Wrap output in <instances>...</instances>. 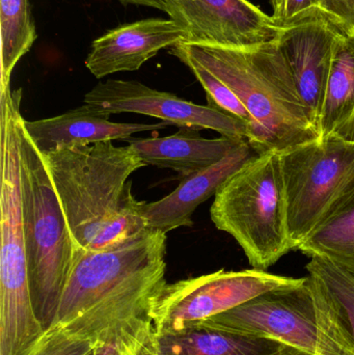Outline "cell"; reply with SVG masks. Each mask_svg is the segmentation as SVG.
<instances>
[{
	"label": "cell",
	"instance_id": "obj_1",
	"mask_svg": "<svg viewBox=\"0 0 354 355\" xmlns=\"http://www.w3.org/2000/svg\"><path fill=\"white\" fill-rule=\"evenodd\" d=\"M42 155L78 250H107L147 227L129 180L147 164L130 146L100 141Z\"/></svg>",
	"mask_w": 354,
	"mask_h": 355
},
{
	"label": "cell",
	"instance_id": "obj_2",
	"mask_svg": "<svg viewBox=\"0 0 354 355\" xmlns=\"http://www.w3.org/2000/svg\"><path fill=\"white\" fill-rule=\"evenodd\" d=\"M242 102L251 116L247 141L258 154L319 139L276 40L245 48L179 43Z\"/></svg>",
	"mask_w": 354,
	"mask_h": 355
},
{
	"label": "cell",
	"instance_id": "obj_3",
	"mask_svg": "<svg viewBox=\"0 0 354 355\" xmlns=\"http://www.w3.org/2000/svg\"><path fill=\"white\" fill-rule=\"evenodd\" d=\"M21 101V89L0 92V355H33L45 333L33 310L23 229Z\"/></svg>",
	"mask_w": 354,
	"mask_h": 355
},
{
	"label": "cell",
	"instance_id": "obj_4",
	"mask_svg": "<svg viewBox=\"0 0 354 355\" xmlns=\"http://www.w3.org/2000/svg\"><path fill=\"white\" fill-rule=\"evenodd\" d=\"M20 132L23 229L29 287L44 331L53 324L77 248L43 155L25 130Z\"/></svg>",
	"mask_w": 354,
	"mask_h": 355
},
{
	"label": "cell",
	"instance_id": "obj_5",
	"mask_svg": "<svg viewBox=\"0 0 354 355\" xmlns=\"http://www.w3.org/2000/svg\"><path fill=\"white\" fill-rule=\"evenodd\" d=\"M214 196L212 223L238 242L254 269L266 271L294 250L278 152L251 158Z\"/></svg>",
	"mask_w": 354,
	"mask_h": 355
},
{
	"label": "cell",
	"instance_id": "obj_6",
	"mask_svg": "<svg viewBox=\"0 0 354 355\" xmlns=\"http://www.w3.org/2000/svg\"><path fill=\"white\" fill-rule=\"evenodd\" d=\"M293 250L354 194V143L336 135L278 152Z\"/></svg>",
	"mask_w": 354,
	"mask_h": 355
},
{
	"label": "cell",
	"instance_id": "obj_7",
	"mask_svg": "<svg viewBox=\"0 0 354 355\" xmlns=\"http://www.w3.org/2000/svg\"><path fill=\"white\" fill-rule=\"evenodd\" d=\"M306 277H283L267 271L224 269L166 284L154 300L149 316L156 335L191 329L232 310L260 294L301 285Z\"/></svg>",
	"mask_w": 354,
	"mask_h": 355
},
{
	"label": "cell",
	"instance_id": "obj_8",
	"mask_svg": "<svg viewBox=\"0 0 354 355\" xmlns=\"http://www.w3.org/2000/svg\"><path fill=\"white\" fill-rule=\"evenodd\" d=\"M166 233L145 227L107 250H78L52 327L68 322L131 277L166 260Z\"/></svg>",
	"mask_w": 354,
	"mask_h": 355
},
{
	"label": "cell",
	"instance_id": "obj_9",
	"mask_svg": "<svg viewBox=\"0 0 354 355\" xmlns=\"http://www.w3.org/2000/svg\"><path fill=\"white\" fill-rule=\"evenodd\" d=\"M83 103L106 114H143L179 128L213 130L224 137L247 139V123L210 105H199L136 80L108 79L85 94Z\"/></svg>",
	"mask_w": 354,
	"mask_h": 355
},
{
	"label": "cell",
	"instance_id": "obj_10",
	"mask_svg": "<svg viewBox=\"0 0 354 355\" xmlns=\"http://www.w3.org/2000/svg\"><path fill=\"white\" fill-rule=\"evenodd\" d=\"M276 23V42L290 67L308 114L318 129L335 44L344 28L320 8H309Z\"/></svg>",
	"mask_w": 354,
	"mask_h": 355
},
{
	"label": "cell",
	"instance_id": "obj_11",
	"mask_svg": "<svg viewBox=\"0 0 354 355\" xmlns=\"http://www.w3.org/2000/svg\"><path fill=\"white\" fill-rule=\"evenodd\" d=\"M166 10L187 31L186 43L245 48L276 39L278 23L249 0H163Z\"/></svg>",
	"mask_w": 354,
	"mask_h": 355
},
{
	"label": "cell",
	"instance_id": "obj_12",
	"mask_svg": "<svg viewBox=\"0 0 354 355\" xmlns=\"http://www.w3.org/2000/svg\"><path fill=\"white\" fill-rule=\"evenodd\" d=\"M187 41V31L172 19H143L125 23L94 40L85 64L96 78L101 79L137 71L162 49Z\"/></svg>",
	"mask_w": 354,
	"mask_h": 355
},
{
	"label": "cell",
	"instance_id": "obj_13",
	"mask_svg": "<svg viewBox=\"0 0 354 355\" xmlns=\"http://www.w3.org/2000/svg\"><path fill=\"white\" fill-rule=\"evenodd\" d=\"M258 155L249 141H243L218 164L180 178L178 187L157 202H145L141 209L145 227L168 234L193 225L195 209L212 196L241 166Z\"/></svg>",
	"mask_w": 354,
	"mask_h": 355
},
{
	"label": "cell",
	"instance_id": "obj_14",
	"mask_svg": "<svg viewBox=\"0 0 354 355\" xmlns=\"http://www.w3.org/2000/svg\"><path fill=\"white\" fill-rule=\"evenodd\" d=\"M110 116L112 114L83 104L53 118L23 120V125L42 154L100 141H126L136 133L172 126L168 122L155 124L114 123L110 121Z\"/></svg>",
	"mask_w": 354,
	"mask_h": 355
},
{
	"label": "cell",
	"instance_id": "obj_15",
	"mask_svg": "<svg viewBox=\"0 0 354 355\" xmlns=\"http://www.w3.org/2000/svg\"><path fill=\"white\" fill-rule=\"evenodd\" d=\"M200 131L180 128L178 132L168 137H132L126 141L147 166L168 168L183 178L218 164L247 141L224 135L218 139H204Z\"/></svg>",
	"mask_w": 354,
	"mask_h": 355
},
{
	"label": "cell",
	"instance_id": "obj_16",
	"mask_svg": "<svg viewBox=\"0 0 354 355\" xmlns=\"http://www.w3.org/2000/svg\"><path fill=\"white\" fill-rule=\"evenodd\" d=\"M163 355H276L286 344L204 327L156 335Z\"/></svg>",
	"mask_w": 354,
	"mask_h": 355
},
{
	"label": "cell",
	"instance_id": "obj_17",
	"mask_svg": "<svg viewBox=\"0 0 354 355\" xmlns=\"http://www.w3.org/2000/svg\"><path fill=\"white\" fill-rule=\"evenodd\" d=\"M354 110V35L343 31L335 44L318 122L320 139L334 135Z\"/></svg>",
	"mask_w": 354,
	"mask_h": 355
},
{
	"label": "cell",
	"instance_id": "obj_18",
	"mask_svg": "<svg viewBox=\"0 0 354 355\" xmlns=\"http://www.w3.org/2000/svg\"><path fill=\"white\" fill-rule=\"evenodd\" d=\"M297 250L310 259L332 263L354 277V194Z\"/></svg>",
	"mask_w": 354,
	"mask_h": 355
},
{
	"label": "cell",
	"instance_id": "obj_19",
	"mask_svg": "<svg viewBox=\"0 0 354 355\" xmlns=\"http://www.w3.org/2000/svg\"><path fill=\"white\" fill-rule=\"evenodd\" d=\"M0 92H3L10 87V75L15 67L37 40L29 0H0Z\"/></svg>",
	"mask_w": 354,
	"mask_h": 355
},
{
	"label": "cell",
	"instance_id": "obj_20",
	"mask_svg": "<svg viewBox=\"0 0 354 355\" xmlns=\"http://www.w3.org/2000/svg\"><path fill=\"white\" fill-rule=\"evenodd\" d=\"M170 53L179 58L201 83L207 95L208 105L218 108L222 112L243 121L249 128L251 125V114L228 85H224L215 75L212 74L205 67L202 66L195 58L185 53L177 46L170 48Z\"/></svg>",
	"mask_w": 354,
	"mask_h": 355
},
{
	"label": "cell",
	"instance_id": "obj_21",
	"mask_svg": "<svg viewBox=\"0 0 354 355\" xmlns=\"http://www.w3.org/2000/svg\"><path fill=\"white\" fill-rule=\"evenodd\" d=\"M308 273L319 279L334 300L341 317L354 340V277L353 275L319 258H311Z\"/></svg>",
	"mask_w": 354,
	"mask_h": 355
},
{
	"label": "cell",
	"instance_id": "obj_22",
	"mask_svg": "<svg viewBox=\"0 0 354 355\" xmlns=\"http://www.w3.org/2000/svg\"><path fill=\"white\" fill-rule=\"evenodd\" d=\"M150 311L134 315L120 321L106 329L98 340L93 355H130L129 346L133 331L139 319L149 314Z\"/></svg>",
	"mask_w": 354,
	"mask_h": 355
},
{
	"label": "cell",
	"instance_id": "obj_23",
	"mask_svg": "<svg viewBox=\"0 0 354 355\" xmlns=\"http://www.w3.org/2000/svg\"><path fill=\"white\" fill-rule=\"evenodd\" d=\"M130 355H163L158 347L153 323L149 314L139 319L129 346Z\"/></svg>",
	"mask_w": 354,
	"mask_h": 355
},
{
	"label": "cell",
	"instance_id": "obj_24",
	"mask_svg": "<svg viewBox=\"0 0 354 355\" xmlns=\"http://www.w3.org/2000/svg\"><path fill=\"white\" fill-rule=\"evenodd\" d=\"M320 8L354 35V0H319Z\"/></svg>",
	"mask_w": 354,
	"mask_h": 355
},
{
	"label": "cell",
	"instance_id": "obj_25",
	"mask_svg": "<svg viewBox=\"0 0 354 355\" xmlns=\"http://www.w3.org/2000/svg\"><path fill=\"white\" fill-rule=\"evenodd\" d=\"M319 0H278L274 6L272 18L276 22L292 18L312 8H319Z\"/></svg>",
	"mask_w": 354,
	"mask_h": 355
},
{
	"label": "cell",
	"instance_id": "obj_26",
	"mask_svg": "<svg viewBox=\"0 0 354 355\" xmlns=\"http://www.w3.org/2000/svg\"><path fill=\"white\" fill-rule=\"evenodd\" d=\"M333 135H336V137H340L344 141L354 143V110L351 118Z\"/></svg>",
	"mask_w": 354,
	"mask_h": 355
},
{
	"label": "cell",
	"instance_id": "obj_27",
	"mask_svg": "<svg viewBox=\"0 0 354 355\" xmlns=\"http://www.w3.org/2000/svg\"><path fill=\"white\" fill-rule=\"evenodd\" d=\"M124 6H147V8H153L156 10H166V6H164L163 0H118Z\"/></svg>",
	"mask_w": 354,
	"mask_h": 355
},
{
	"label": "cell",
	"instance_id": "obj_28",
	"mask_svg": "<svg viewBox=\"0 0 354 355\" xmlns=\"http://www.w3.org/2000/svg\"><path fill=\"white\" fill-rule=\"evenodd\" d=\"M276 355H312L299 348L292 347V346H285L280 352Z\"/></svg>",
	"mask_w": 354,
	"mask_h": 355
},
{
	"label": "cell",
	"instance_id": "obj_29",
	"mask_svg": "<svg viewBox=\"0 0 354 355\" xmlns=\"http://www.w3.org/2000/svg\"><path fill=\"white\" fill-rule=\"evenodd\" d=\"M270 2H272V8H274V6H276V2H278V0H270Z\"/></svg>",
	"mask_w": 354,
	"mask_h": 355
},
{
	"label": "cell",
	"instance_id": "obj_30",
	"mask_svg": "<svg viewBox=\"0 0 354 355\" xmlns=\"http://www.w3.org/2000/svg\"><path fill=\"white\" fill-rule=\"evenodd\" d=\"M89 355H93V352H91V354H89Z\"/></svg>",
	"mask_w": 354,
	"mask_h": 355
}]
</instances>
